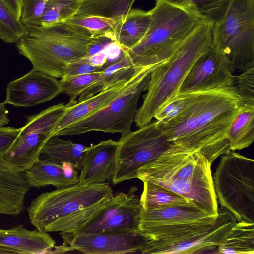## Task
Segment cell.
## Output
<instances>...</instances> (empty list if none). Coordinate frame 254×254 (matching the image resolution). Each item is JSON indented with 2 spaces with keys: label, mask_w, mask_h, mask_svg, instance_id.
Listing matches in <instances>:
<instances>
[{
  "label": "cell",
  "mask_w": 254,
  "mask_h": 254,
  "mask_svg": "<svg viewBox=\"0 0 254 254\" xmlns=\"http://www.w3.org/2000/svg\"><path fill=\"white\" fill-rule=\"evenodd\" d=\"M221 207L238 222L254 223V161L234 151L223 155L214 174Z\"/></svg>",
  "instance_id": "9"
},
{
  "label": "cell",
  "mask_w": 254,
  "mask_h": 254,
  "mask_svg": "<svg viewBox=\"0 0 254 254\" xmlns=\"http://www.w3.org/2000/svg\"><path fill=\"white\" fill-rule=\"evenodd\" d=\"M148 239L135 231H106L78 235L66 244L85 254L140 253Z\"/></svg>",
  "instance_id": "16"
},
{
  "label": "cell",
  "mask_w": 254,
  "mask_h": 254,
  "mask_svg": "<svg viewBox=\"0 0 254 254\" xmlns=\"http://www.w3.org/2000/svg\"><path fill=\"white\" fill-rule=\"evenodd\" d=\"M231 151L249 147L254 140V105L242 104L227 132Z\"/></svg>",
  "instance_id": "24"
},
{
  "label": "cell",
  "mask_w": 254,
  "mask_h": 254,
  "mask_svg": "<svg viewBox=\"0 0 254 254\" xmlns=\"http://www.w3.org/2000/svg\"><path fill=\"white\" fill-rule=\"evenodd\" d=\"M150 23L149 11L131 9L117 21L113 30L112 40L119 45L122 51L129 49L143 37Z\"/></svg>",
  "instance_id": "23"
},
{
  "label": "cell",
  "mask_w": 254,
  "mask_h": 254,
  "mask_svg": "<svg viewBox=\"0 0 254 254\" xmlns=\"http://www.w3.org/2000/svg\"><path fill=\"white\" fill-rule=\"evenodd\" d=\"M14 15L20 20L23 0H2Z\"/></svg>",
  "instance_id": "40"
},
{
  "label": "cell",
  "mask_w": 254,
  "mask_h": 254,
  "mask_svg": "<svg viewBox=\"0 0 254 254\" xmlns=\"http://www.w3.org/2000/svg\"><path fill=\"white\" fill-rule=\"evenodd\" d=\"M55 241L47 232L30 231L22 225L9 229H0V246L9 248L19 254H48Z\"/></svg>",
  "instance_id": "20"
},
{
  "label": "cell",
  "mask_w": 254,
  "mask_h": 254,
  "mask_svg": "<svg viewBox=\"0 0 254 254\" xmlns=\"http://www.w3.org/2000/svg\"><path fill=\"white\" fill-rule=\"evenodd\" d=\"M217 248L219 254H254V223L236 222Z\"/></svg>",
  "instance_id": "27"
},
{
  "label": "cell",
  "mask_w": 254,
  "mask_h": 254,
  "mask_svg": "<svg viewBox=\"0 0 254 254\" xmlns=\"http://www.w3.org/2000/svg\"><path fill=\"white\" fill-rule=\"evenodd\" d=\"M224 54L212 46L192 66L179 93L216 90L234 85L235 77Z\"/></svg>",
  "instance_id": "15"
},
{
  "label": "cell",
  "mask_w": 254,
  "mask_h": 254,
  "mask_svg": "<svg viewBox=\"0 0 254 254\" xmlns=\"http://www.w3.org/2000/svg\"><path fill=\"white\" fill-rule=\"evenodd\" d=\"M136 0H84L74 16H94L119 20L131 9Z\"/></svg>",
  "instance_id": "30"
},
{
  "label": "cell",
  "mask_w": 254,
  "mask_h": 254,
  "mask_svg": "<svg viewBox=\"0 0 254 254\" xmlns=\"http://www.w3.org/2000/svg\"><path fill=\"white\" fill-rule=\"evenodd\" d=\"M177 147L179 146L169 140L156 121L122 135L118 141L112 183L136 178L140 168Z\"/></svg>",
  "instance_id": "10"
},
{
  "label": "cell",
  "mask_w": 254,
  "mask_h": 254,
  "mask_svg": "<svg viewBox=\"0 0 254 254\" xmlns=\"http://www.w3.org/2000/svg\"><path fill=\"white\" fill-rule=\"evenodd\" d=\"M109 184L78 182L43 193L27 209L31 223L44 232H69L102 209L113 196Z\"/></svg>",
  "instance_id": "3"
},
{
  "label": "cell",
  "mask_w": 254,
  "mask_h": 254,
  "mask_svg": "<svg viewBox=\"0 0 254 254\" xmlns=\"http://www.w3.org/2000/svg\"><path fill=\"white\" fill-rule=\"evenodd\" d=\"M67 244H64V245L56 246L50 250L48 254H62L64 253L69 251H72L74 250L69 246L68 247Z\"/></svg>",
  "instance_id": "43"
},
{
  "label": "cell",
  "mask_w": 254,
  "mask_h": 254,
  "mask_svg": "<svg viewBox=\"0 0 254 254\" xmlns=\"http://www.w3.org/2000/svg\"><path fill=\"white\" fill-rule=\"evenodd\" d=\"M217 217L208 214L194 205L148 210L142 208L137 232L148 240H158L213 224Z\"/></svg>",
  "instance_id": "13"
},
{
  "label": "cell",
  "mask_w": 254,
  "mask_h": 254,
  "mask_svg": "<svg viewBox=\"0 0 254 254\" xmlns=\"http://www.w3.org/2000/svg\"><path fill=\"white\" fill-rule=\"evenodd\" d=\"M213 26L203 20L168 59L153 68L147 93L134 118L139 128L150 123L157 111L179 93L194 63L212 46Z\"/></svg>",
  "instance_id": "5"
},
{
  "label": "cell",
  "mask_w": 254,
  "mask_h": 254,
  "mask_svg": "<svg viewBox=\"0 0 254 254\" xmlns=\"http://www.w3.org/2000/svg\"><path fill=\"white\" fill-rule=\"evenodd\" d=\"M156 66L138 68L124 90L107 106L60 131L58 136L102 131L124 135L131 131L141 94L147 90Z\"/></svg>",
  "instance_id": "7"
},
{
  "label": "cell",
  "mask_w": 254,
  "mask_h": 254,
  "mask_svg": "<svg viewBox=\"0 0 254 254\" xmlns=\"http://www.w3.org/2000/svg\"><path fill=\"white\" fill-rule=\"evenodd\" d=\"M129 79L121 81L91 97L69 106L68 110L56 125L52 136L107 106L124 90Z\"/></svg>",
  "instance_id": "21"
},
{
  "label": "cell",
  "mask_w": 254,
  "mask_h": 254,
  "mask_svg": "<svg viewBox=\"0 0 254 254\" xmlns=\"http://www.w3.org/2000/svg\"><path fill=\"white\" fill-rule=\"evenodd\" d=\"M103 69V67L93 65L90 63L88 58L85 57L78 61L68 64L66 67L64 76H74L99 72Z\"/></svg>",
  "instance_id": "39"
},
{
  "label": "cell",
  "mask_w": 254,
  "mask_h": 254,
  "mask_svg": "<svg viewBox=\"0 0 254 254\" xmlns=\"http://www.w3.org/2000/svg\"><path fill=\"white\" fill-rule=\"evenodd\" d=\"M69 106L60 103L51 106L37 114L26 117V123L21 131L22 133L39 132L48 133L52 131L58 121L68 110Z\"/></svg>",
  "instance_id": "31"
},
{
  "label": "cell",
  "mask_w": 254,
  "mask_h": 254,
  "mask_svg": "<svg viewBox=\"0 0 254 254\" xmlns=\"http://www.w3.org/2000/svg\"><path fill=\"white\" fill-rule=\"evenodd\" d=\"M62 93L57 78L32 69L9 82L4 103L16 107H31L49 101Z\"/></svg>",
  "instance_id": "17"
},
{
  "label": "cell",
  "mask_w": 254,
  "mask_h": 254,
  "mask_svg": "<svg viewBox=\"0 0 254 254\" xmlns=\"http://www.w3.org/2000/svg\"><path fill=\"white\" fill-rule=\"evenodd\" d=\"M58 136L50 137L42 147L40 156L58 163L70 164L77 170H80L84 152L88 146L63 140Z\"/></svg>",
  "instance_id": "26"
},
{
  "label": "cell",
  "mask_w": 254,
  "mask_h": 254,
  "mask_svg": "<svg viewBox=\"0 0 254 254\" xmlns=\"http://www.w3.org/2000/svg\"><path fill=\"white\" fill-rule=\"evenodd\" d=\"M21 130V128L0 127V214H20L29 190L24 172L14 168L4 158L6 150Z\"/></svg>",
  "instance_id": "14"
},
{
  "label": "cell",
  "mask_w": 254,
  "mask_h": 254,
  "mask_svg": "<svg viewBox=\"0 0 254 254\" xmlns=\"http://www.w3.org/2000/svg\"><path fill=\"white\" fill-rule=\"evenodd\" d=\"M84 0H47L41 26L63 23L73 17Z\"/></svg>",
  "instance_id": "32"
},
{
  "label": "cell",
  "mask_w": 254,
  "mask_h": 254,
  "mask_svg": "<svg viewBox=\"0 0 254 254\" xmlns=\"http://www.w3.org/2000/svg\"><path fill=\"white\" fill-rule=\"evenodd\" d=\"M96 37L65 22L28 28L16 43L18 53L28 59L33 69L62 78L67 65L87 56Z\"/></svg>",
  "instance_id": "4"
},
{
  "label": "cell",
  "mask_w": 254,
  "mask_h": 254,
  "mask_svg": "<svg viewBox=\"0 0 254 254\" xmlns=\"http://www.w3.org/2000/svg\"><path fill=\"white\" fill-rule=\"evenodd\" d=\"M117 21L105 17L89 16H73L65 22L81 28L93 37L106 36L113 41V32Z\"/></svg>",
  "instance_id": "33"
},
{
  "label": "cell",
  "mask_w": 254,
  "mask_h": 254,
  "mask_svg": "<svg viewBox=\"0 0 254 254\" xmlns=\"http://www.w3.org/2000/svg\"><path fill=\"white\" fill-rule=\"evenodd\" d=\"M47 0H23L20 22L28 28L41 26Z\"/></svg>",
  "instance_id": "37"
},
{
  "label": "cell",
  "mask_w": 254,
  "mask_h": 254,
  "mask_svg": "<svg viewBox=\"0 0 254 254\" xmlns=\"http://www.w3.org/2000/svg\"><path fill=\"white\" fill-rule=\"evenodd\" d=\"M138 188L131 186L127 193L119 192L100 210L69 232H61L66 244L78 235L106 231H137L142 207L136 195Z\"/></svg>",
  "instance_id": "12"
},
{
  "label": "cell",
  "mask_w": 254,
  "mask_h": 254,
  "mask_svg": "<svg viewBox=\"0 0 254 254\" xmlns=\"http://www.w3.org/2000/svg\"><path fill=\"white\" fill-rule=\"evenodd\" d=\"M242 104L234 85L191 92L179 115L167 122L158 123L175 145L200 153L212 164L231 151L227 132Z\"/></svg>",
  "instance_id": "1"
},
{
  "label": "cell",
  "mask_w": 254,
  "mask_h": 254,
  "mask_svg": "<svg viewBox=\"0 0 254 254\" xmlns=\"http://www.w3.org/2000/svg\"><path fill=\"white\" fill-rule=\"evenodd\" d=\"M107 52L105 49L90 57H87L90 63L94 66L103 67L107 59ZM87 57V56H86Z\"/></svg>",
  "instance_id": "41"
},
{
  "label": "cell",
  "mask_w": 254,
  "mask_h": 254,
  "mask_svg": "<svg viewBox=\"0 0 254 254\" xmlns=\"http://www.w3.org/2000/svg\"><path fill=\"white\" fill-rule=\"evenodd\" d=\"M190 96L191 92L178 93L157 111L154 118L161 123L172 120L185 108Z\"/></svg>",
  "instance_id": "36"
},
{
  "label": "cell",
  "mask_w": 254,
  "mask_h": 254,
  "mask_svg": "<svg viewBox=\"0 0 254 254\" xmlns=\"http://www.w3.org/2000/svg\"><path fill=\"white\" fill-rule=\"evenodd\" d=\"M24 173L29 187L52 185L58 189L79 182L78 172L70 164L49 159H40Z\"/></svg>",
  "instance_id": "19"
},
{
  "label": "cell",
  "mask_w": 254,
  "mask_h": 254,
  "mask_svg": "<svg viewBox=\"0 0 254 254\" xmlns=\"http://www.w3.org/2000/svg\"><path fill=\"white\" fill-rule=\"evenodd\" d=\"M101 71L70 76H64L60 80L62 93L69 97V106L77 102V97L86 89L98 80Z\"/></svg>",
  "instance_id": "35"
},
{
  "label": "cell",
  "mask_w": 254,
  "mask_h": 254,
  "mask_svg": "<svg viewBox=\"0 0 254 254\" xmlns=\"http://www.w3.org/2000/svg\"><path fill=\"white\" fill-rule=\"evenodd\" d=\"M237 221L225 208H218V215L213 224L158 240H148L141 254L202 253L216 248Z\"/></svg>",
  "instance_id": "11"
},
{
  "label": "cell",
  "mask_w": 254,
  "mask_h": 254,
  "mask_svg": "<svg viewBox=\"0 0 254 254\" xmlns=\"http://www.w3.org/2000/svg\"><path fill=\"white\" fill-rule=\"evenodd\" d=\"M149 12L150 23L143 37L122 51L136 69L156 66L166 61L204 20L161 0H156L155 6Z\"/></svg>",
  "instance_id": "6"
},
{
  "label": "cell",
  "mask_w": 254,
  "mask_h": 254,
  "mask_svg": "<svg viewBox=\"0 0 254 254\" xmlns=\"http://www.w3.org/2000/svg\"><path fill=\"white\" fill-rule=\"evenodd\" d=\"M236 80L235 87L242 104L254 105V67L243 71Z\"/></svg>",
  "instance_id": "38"
},
{
  "label": "cell",
  "mask_w": 254,
  "mask_h": 254,
  "mask_svg": "<svg viewBox=\"0 0 254 254\" xmlns=\"http://www.w3.org/2000/svg\"><path fill=\"white\" fill-rule=\"evenodd\" d=\"M50 137V134L39 132H20L4 158L14 168L24 172L40 160L41 149Z\"/></svg>",
  "instance_id": "22"
},
{
  "label": "cell",
  "mask_w": 254,
  "mask_h": 254,
  "mask_svg": "<svg viewBox=\"0 0 254 254\" xmlns=\"http://www.w3.org/2000/svg\"><path fill=\"white\" fill-rule=\"evenodd\" d=\"M142 182L143 190L139 202L142 209L144 210L179 205H194L191 201L168 189L147 181Z\"/></svg>",
  "instance_id": "28"
},
{
  "label": "cell",
  "mask_w": 254,
  "mask_h": 254,
  "mask_svg": "<svg viewBox=\"0 0 254 254\" xmlns=\"http://www.w3.org/2000/svg\"><path fill=\"white\" fill-rule=\"evenodd\" d=\"M9 119L8 117V111L5 107V104L0 103V127L8 124Z\"/></svg>",
  "instance_id": "42"
},
{
  "label": "cell",
  "mask_w": 254,
  "mask_h": 254,
  "mask_svg": "<svg viewBox=\"0 0 254 254\" xmlns=\"http://www.w3.org/2000/svg\"><path fill=\"white\" fill-rule=\"evenodd\" d=\"M137 69L132 65L127 56L123 53L120 60L101 71L98 80L79 95L77 102L82 101L121 81L130 79Z\"/></svg>",
  "instance_id": "25"
},
{
  "label": "cell",
  "mask_w": 254,
  "mask_h": 254,
  "mask_svg": "<svg viewBox=\"0 0 254 254\" xmlns=\"http://www.w3.org/2000/svg\"><path fill=\"white\" fill-rule=\"evenodd\" d=\"M25 27L0 0V38L9 43H16L27 32Z\"/></svg>",
  "instance_id": "34"
},
{
  "label": "cell",
  "mask_w": 254,
  "mask_h": 254,
  "mask_svg": "<svg viewBox=\"0 0 254 254\" xmlns=\"http://www.w3.org/2000/svg\"><path fill=\"white\" fill-rule=\"evenodd\" d=\"M212 46L226 56L233 72L254 67V0H229L213 24Z\"/></svg>",
  "instance_id": "8"
},
{
  "label": "cell",
  "mask_w": 254,
  "mask_h": 254,
  "mask_svg": "<svg viewBox=\"0 0 254 254\" xmlns=\"http://www.w3.org/2000/svg\"><path fill=\"white\" fill-rule=\"evenodd\" d=\"M0 254H18V253L9 248L0 246Z\"/></svg>",
  "instance_id": "44"
},
{
  "label": "cell",
  "mask_w": 254,
  "mask_h": 254,
  "mask_svg": "<svg viewBox=\"0 0 254 254\" xmlns=\"http://www.w3.org/2000/svg\"><path fill=\"white\" fill-rule=\"evenodd\" d=\"M211 166L200 153L177 147L140 168L136 178L168 189L217 217L218 206Z\"/></svg>",
  "instance_id": "2"
},
{
  "label": "cell",
  "mask_w": 254,
  "mask_h": 254,
  "mask_svg": "<svg viewBox=\"0 0 254 254\" xmlns=\"http://www.w3.org/2000/svg\"><path fill=\"white\" fill-rule=\"evenodd\" d=\"M182 9L213 24L223 17L229 0H156Z\"/></svg>",
  "instance_id": "29"
},
{
  "label": "cell",
  "mask_w": 254,
  "mask_h": 254,
  "mask_svg": "<svg viewBox=\"0 0 254 254\" xmlns=\"http://www.w3.org/2000/svg\"><path fill=\"white\" fill-rule=\"evenodd\" d=\"M117 146L118 141L110 139L88 146L82 157L79 182L92 184L112 181Z\"/></svg>",
  "instance_id": "18"
}]
</instances>
